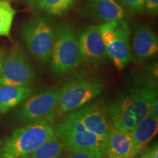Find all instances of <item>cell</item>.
<instances>
[{"label": "cell", "mask_w": 158, "mask_h": 158, "mask_svg": "<svg viewBox=\"0 0 158 158\" xmlns=\"http://www.w3.org/2000/svg\"><path fill=\"white\" fill-rule=\"evenodd\" d=\"M157 100V86L154 78L138 77L133 85L108 105V116L118 130L130 132L149 115Z\"/></svg>", "instance_id": "cell-1"}, {"label": "cell", "mask_w": 158, "mask_h": 158, "mask_svg": "<svg viewBox=\"0 0 158 158\" xmlns=\"http://www.w3.org/2000/svg\"><path fill=\"white\" fill-rule=\"evenodd\" d=\"M53 119L30 122L18 128L0 148L3 158H25L55 134Z\"/></svg>", "instance_id": "cell-2"}, {"label": "cell", "mask_w": 158, "mask_h": 158, "mask_svg": "<svg viewBox=\"0 0 158 158\" xmlns=\"http://www.w3.org/2000/svg\"><path fill=\"white\" fill-rule=\"evenodd\" d=\"M82 62L78 38L68 21L55 28V37L50 58L51 71L54 75H63L77 69Z\"/></svg>", "instance_id": "cell-3"}, {"label": "cell", "mask_w": 158, "mask_h": 158, "mask_svg": "<svg viewBox=\"0 0 158 158\" xmlns=\"http://www.w3.org/2000/svg\"><path fill=\"white\" fill-rule=\"evenodd\" d=\"M55 135L70 152H82L103 158L107 139L88 131L80 122L67 117L55 128Z\"/></svg>", "instance_id": "cell-4"}, {"label": "cell", "mask_w": 158, "mask_h": 158, "mask_svg": "<svg viewBox=\"0 0 158 158\" xmlns=\"http://www.w3.org/2000/svg\"><path fill=\"white\" fill-rule=\"evenodd\" d=\"M99 25L108 57L116 68H125L133 58L127 21H113Z\"/></svg>", "instance_id": "cell-5"}, {"label": "cell", "mask_w": 158, "mask_h": 158, "mask_svg": "<svg viewBox=\"0 0 158 158\" xmlns=\"http://www.w3.org/2000/svg\"><path fill=\"white\" fill-rule=\"evenodd\" d=\"M22 37L31 54L40 62L48 63L55 37L52 23L44 16L32 17L22 29Z\"/></svg>", "instance_id": "cell-6"}, {"label": "cell", "mask_w": 158, "mask_h": 158, "mask_svg": "<svg viewBox=\"0 0 158 158\" xmlns=\"http://www.w3.org/2000/svg\"><path fill=\"white\" fill-rule=\"evenodd\" d=\"M103 84L96 78L78 76L67 82L60 89L58 107L61 111L78 109L101 93Z\"/></svg>", "instance_id": "cell-7"}, {"label": "cell", "mask_w": 158, "mask_h": 158, "mask_svg": "<svg viewBox=\"0 0 158 158\" xmlns=\"http://www.w3.org/2000/svg\"><path fill=\"white\" fill-rule=\"evenodd\" d=\"M35 73L28 57L21 46L14 44L5 54L0 71V85L29 87Z\"/></svg>", "instance_id": "cell-8"}, {"label": "cell", "mask_w": 158, "mask_h": 158, "mask_svg": "<svg viewBox=\"0 0 158 158\" xmlns=\"http://www.w3.org/2000/svg\"><path fill=\"white\" fill-rule=\"evenodd\" d=\"M60 89L46 91L27 100L19 112V118L23 122L53 119L58 107Z\"/></svg>", "instance_id": "cell-9"}, {"label": "cell", "mask_w": 158, "mask_h": 158, "mask_svg": "<svg viewBox=\"0 0 158 158\" xmlns=\"http://www.w3.org/2000/svg\"><path fill=\"white\" fill-rule=\"evenodd\" d=\"M82 61L92 67L102 65L108 58L102 40L100 25H91L84 29L78 38Z\"/></svg>", "instance_id": "cell-10"}, {"label": "cell", "mask_w": 158, "mask_h": 158, "mask_svg": "<svg viewBox=\"0 0 158 158\" xmlns=\"http://www.w3.org/2000/svg\"><path fill=\"white\" fill-rule=\"evenodd\" d=\"M82 13L100 24L127 21L125 9L117 0H87L83 5Z\"/></svg>", "instance_id": "cell-11"}, {"label": "cell", "mask_w": 158, "mask_h": 158, "mask_svg": "<svg viewBox=\"0 0 158 158\" xmlns=\"http://www.w3.org/2000/svg\"><path fill=\"white\" fill-rule=\"evenodd\" d=\"M68 117L80 122L88 131L107 139L109 125L106 110L98 106L79 108Z\"/></svg>", "instance_id": "cell-12"}, {"label": "cell", "mask_w": 158, "mask_h": 158, "mask_svg": "<svg viewBox=\"0 0 158 158\" xmlns=\"http://www.w3.org/2000/svg\"><path fill=\"white\" fill-rule=\"evenodd\" d=\"M141 152L130 132L118 130L112 125L108 130L106 155L112 157L133 158Z\"/></svg>", "instance_id": "cell-13"}, {"label": "cell", "mask_w": 158, "mask_h": 158, "mask_svg": "<svg viewBox=\"0 0 158 158\" xmlns=\"http://www.w3.org/2000/svg\"><path fill=\"white\" fill-rule=\"evenodd\" d=\"M133 47L134 54L138 62H146L157 54V35L147 26L138 25L134 31Z\"/></svg>", "instance_id": "cell-14"}, {"label": "cell", "mask_w": 158, "mask_h": 158, "mask_svg": "<svg viewBox=\"0 0 158 158\" xmlns=\"http://www.w3.org/2000/svg\"><path fill=\"white\" fill-rule=\"evenodd\" d=\"M31 93L32 90L29 87L0 85V116L23 102Z\"/></svg>", "instance_id": "cell-15"}, {"label": "cell", "mask_w": 158, "mask_h": 158, "mask_svg": "<svg viewBox=\"0 0 158 158\" xmlns=\"http://www.w3.org/2000/svg\"><path fill=\"white\" fill-rule=\"evenodd\" d=\"M157 130L158 117L149 114L138 122L130 133L136 146L142 151L157 135Z\"/></svg>", "instance_id": "cell-16"}, {"label": "cell", "mask_w": 158, "mask_h": 158, "mask_svg": "<svg viewBox=\"0 0 158 158\" xmlns=\"http://www.w3.org/2000/svg\"><path fill=\"white\" fill-rule=\"evenodd\" d=\"M29 7L51 16H62L70 10L75 0H25Z\"/></svg>", "instance_id": "cell-17"}, {"label": "cell", "mask_w": 158, "mask_h": 158, "mask_svg": "<svg viewBox=\"0 0 158 158\" xmlns=\"http://www.w3.org/2000/svg\"><path fill=\"white\" fill-rule=\"evenodd\" d=\"M63 148L62 142L54 134L25 158H59Z\"/></svg>", "instance_id": "cell-18"}, {"label": "cell", "mask_w": 158, "mask_h": 158, "mask_svg": "<svg viewBox=\"0 0 158 158\" xmlns=\"http://www.w3.org/2000/svg\"><path fill=\"white\" fill-rule=\"evenodd\" d=\"M15 15V10L9 2L0 0V37L9 36Z\"/></svg>", "instance_id": "cell-19"}, {"label": "cell", "mask_w": 158, "mask_h": 158, "mask_svg": "<svg viewBox=\"0 0 158 158\" xmlns=\"http://www.w3.org/2000/svg\"><path fill=\"white\" fill-rule=\"evenodd\" d=\"M117 1L124 8H127L138 14H141L145 12V8H144L145 0H117Z\"/></svg>", "instance_id": "cell-20"}, {"label": "cell", "mask_w": 158, "mask_h": 158, "mask_svg": "<svg viewBox=\"0 0 158 158\" xmlns=\"http://www.w3.org/2000/svg\"><path fill=\"white\" fill-rule=\"evenodd\" d=\"M144 8L150 16H156L158 13V0H145Z\"/></svg>", "instance_id": "cell-21"}, {"label": "cell", "mask_w": 158, "mask_h": 158, "mask_svg": "<svg viewBox=\"0 0 158 158\" xmlns=\"http://www.w3.org/2000/svg\"><path fill=\"white\" fill-rule=\"evenodd\" d=\"M147 157L149 158H158V148L157 144L156 143L152 147H150L149 149L144 154Z\"/></svg>", "instance_id": "cell-22"}, {"label": "cell", "mask_w": 158, "mask_h": 158, "mask_svg": "<svg viewBox=\"0 0 158 158\" xmlns=\"http://www.w3.org/2000/svg\"><path fill=\"white\" fill-rule=\"evenodd\" d=\"M66 158H94L87 154L82 152H71Z\"/></svg>", "instance_id": "cell-23"}, {"label": "cell", "mask_w": 158, "mask_h": 158, "mask_svg": "<svg viewBox=\"0 0 158 158\" xmlns=\"http://www.w3.org/2000/svg\"><path fill=\"white\" fill-rule=\"evenodd\" d=\"M157 109H158V100H155V102H154L152 107V109H151V111H150V114L151 115H152L154 116H155V117H158V111H157Z\"/></svg>", "instance_id": "cell-24"}, {"label": "cell", "mask_w": 158, "mask_h": 158, "mask_svg": "<svg viewBox=\"0 0 158 158\" xmlns=\"http://www.w3.org/2000/svg\"><path fill=\"white\" fill-rule=\"evenodd\" d=\"M4 56H5V53H4V51L2 50V49H0V71H1L2 64Z\"/></svg>", "instance_id": "cell-25"}, {"label": "cell", "mask_w": 158, "mask_h": 158, "mask_svg": "<svg viewBox=\"0 0 158 158\" xmlns=\"http://www.w3.org/2000/svg\"><path fill=\"white\" fill-rule=\"evenodd\" d=\"M103 158H123V157H112V156H109L107 155H105Z\"/></svg>", "instance_id": "cell-26"}, {"label": "cell", "mask_w": 158, "mask_h": 158, "mask_svg": "<svg viewBox=\"0 0 158 158\" xmlns=\"http://www.w3.org/2000/svg\"><path fill=\"white\" fill-rule=\"evenodd\" d=\"M138 158H149V157H147V156H146L145 155H142V156H141V157H139Z\"/></svg>", "instance_id": "cell-27"}, {"label": "cell", "mask_w": 158, "mask_h": 158, "mask_svg": "<svg viewBox=\"0 0 158 158\" xmlns=\"http://www.w3.org/2000/svg\"><path fill=\"white\" fill-rule=\"evenodd\" d=\"M6 1H10V0H6Z\"/></svg>", "instance_id": "cell-28"}]
</instances>
